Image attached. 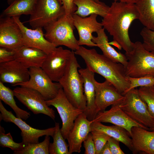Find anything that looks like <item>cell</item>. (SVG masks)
I'll return each instance as SVG.
<instances>
[{
    "instance_id": "1",
    "label": "cell",
    "mask_w": 154,
    "mask_h": 154,
    "mask_svg": "<svg viewBox=\"0 0 154 154\" xmlns=\"http://www.w3.org/2000/svg\"><path fill=\"white\" fill-rule=\"evenodd\" d=\"M139 19L135 4L114 1L101 23L126 54L133 50L134 43L131 40L129 29L132 22Z\"/></svg>"
},
{
    "instance_id": "2",
    "label": "cell",
    "mask_w": 154,
    "mask_h": 154,
    "mask_svg": "<svg viewBox=\"0 0 154 154\" xmlns=\"http://www.w3.org/2000/svg\"><path fill=\"white\" fill-rule=\"evenodd\" d=\"M74 52L84 60L86 67L110 82L123 95L129 88L130 82L125 75V66L121 63L98 53L94 48L80 46Z\"/></svg>"
},
{
    "instance_id": "3",
    "label": "cell",
    "mask_w": 154,
    "mask_h": 154,
    "mask_svg": "<svg viewBox=\"0 0 154 154\" xmlns=\"http://www.w3.org/2000/svg\"><path fill=\"white\" fill-rule=\"evenodd\" d=\"M75 55L72 50L65 72L58 82L69 101L84 112L86 107V100L83 78L78 71L80 65Z\"/></svg>"
},
{
    "instance_id": "4",
    "label": "cell",
    "mask_w": 154,
    "mask_h": 154,
    "mask_svg": "<svg viewBox=\"0 0 154 154\" xmlns=\"http://www.w3.org/2000/svg\"><path fill=\"white\" fill-rule=\"evenodd\" d=\"M125 55L127 60L125 67L127 76L154 77V53L146 50L142 42H135L133 50Z\"/></svg>"
},
{
    "instance_id": "5",
    "label": "cell",
    "mask_w": 154,
    "mask_h": 154,
    "mask_svg": "<svg viewBox=\"0 0 154 154\" xmlns=\"http://www.w3.org/2000/svg\"><path fill=\"white\" fill-rule=\"evenodd\" d=\"M44 28L45 38L57 47L64 46L74 51L80 46L73 33L72 15H65Z\"/></svg>"
},
{
    "instance_id": "6",
    "label": "cell",
    "mask_w": 154,
    "mask_h": 154,
    "mask_svg": "<svg viewBox=\"0 0 154 154\" xmlns=\"http://www.w3.org/2000/svg\"><path fill=\"white\" fill-rule=\"evenodd\" d=\"M123 95L124 98L119 106L124 112L132 119L149 129L154 127V118L141 98L138 89L133 88Z\"/></svg>"
},
{
    "instance_id": "7",
    "label": "cell",
    "mask_w": 154,
    "mask_h": 154,
    "mask_svg": "<svg viewBox=\"0 0 154 154\" xmlns=\"http://www.w3.org/2000/svg\"><path fill=\"white\" fill-rule=\"evenodd\" d=\"M65 15L63 6L57 0H37L28 22L34 29L42 28Z\"/></svg>"
},
{
    "instance_id": "8",
    "label": "cell",
    "mask_w": 154,
    "mask_h": 154,
    "mask_svg": "<svg viewBox=\"0 0 154 154\" xmlns=\"http://www.w3.org/2000/svg\"><path fill=\"white\" fill-rule=\"evenodd\" d=\"M30 78L27 82L16 86L27 87L40 93L46 101L54 98L62 88L58 82H54L41 67H31L29 69Z\"/></svg>"
},
{
    "instance_id": "9",
    "label": "cell",
    "mask_w": 154,
    "mask_h": 154,
    "mask_svg": "<svg viewBox=\"0 0 154 154\" xmlns=\"http://www.w3.org/2000/svg\"><path fill=\"white\" fill-rule=\"evenodd\" d=\"M46 102L48 106H53L57 109L62 122L60 131L63 137L66 139L75 120L84 111L72 104L66 96L62 88L54 98L46 101Z\"/></svg>"
},
{
    "instance_id": "10",
    "label": "cell",
    "mask_w": 154,
    "mask_h": 154,
    "mask_svg": "<svg viewBox=\"0 0 154 154\" xmlns=\"http://www.w3.org/2000/svg\"><path fill=\"white\" fill-rule=\"evenodd\" d=\"M0 121L11 122L16 125L21 131L22 143L26 146L29 144L39 143V138L44 135L53 137L55 127L40 129L32 127L22 119L15 116L11 111H8L0 100Z\"/></svg>"
},
{
    "instance_id": "11",
    "label": "cell",
    "mask_w": 154,
    "mask_h": 154,
    "mask_svg": "<svg viewBox=\"0 0 154 154\" xmlns=\"http://www.w3.org/2000/svg\"><path fill=\"white\" fill-rule=\"evenodd\" d=\"M13 91L17 99L34 114H42L55 119L54 111L47 105L44 98L38 92L22 86L15 88Z\"/></svg>"
},
{
    "instance_id": "12",
    "label": "cell",
    "mask_w": 154,
    "mask_h": 154,
    "mask_svg": "<svg viewBox=\"0 0 154 154\" xmlns=\"http://www.w3.org/2000/svg\"><path fill=\"white\" fill-rule=\"evenodd\" d=\"M72 52L60 46L47 54L41 68L53 82H59L63 76Z\"/></svg>"
},
{
    "instance_id": "13",
    "label": "cell",
    "mask_w": 154,
    "mask_h": 154,
    "mask_svg": "<svg viewBox=\"0 0 154 154\" xmlns=\"http://www.w3.org/2000/svg\"><path fill=\"white\" fill-rule=\"evenodd\" d=\"M23 45L22 31L13 17H1L0 47L15 50Z\"/></svg>"
},
{
    "instance_id": "14",
    "label": "cell",
    "mask_w": 154,
    "mask_h": 154,
    "mask_svg": "<svg viewBox=\"0 0 154 154\" xmlns=\"http://www.w3.org/2000/svg\"><path fill=\"white\" fill-rule=\"evenodd\" d=\"M93 122L108 123L121 127L131 134L132 128L139 127L149 130V128L132 119L120 108L119 104L112 105L109 110L98 112Z\"/></svg>"
},
{
    "instance_id": "15",
    "label": "cell",
    "mask_w": 154,
    "mask_h": 154,
    "mask_svg": "<svg viewBox=\"0 0 154 154\" xmlns=\"http://www.w3.org/2000/svg\"><path fill=\"white\" fill-rule=\"evenodd\" d=\"M95 85V104L97 114L104 111L110 106L119 104L124 98V96L107 80L102 83L96 81Z\"/></svg>"
},
{
    "instance_id": "16",
    "label": "cell",
    "mask_w": 154,
    "mask_h": 154,
    "mask_svg": "<svg viewBox=\"0 0 154 154\" xmlns=\"http://www.w3.org/2000/svg\"><path fill=\"white\" fill-rule=\"evenodd\" d=\"M13 17L22 31L23 45L38 49L47 54L55 50L57 47L45 38L42 28L38 27L33 29H29L21 21L19 16Z\"/></svg>"
},
{
    "instance_id": "17",
    "label": "cell",
    "mask_w": 154,
    "mask_h": 154,
    "mask_svg": "<svg viewBox=\"0 0 154 154\" xmlns=\"http://www.w3.org/2000/svg\"><path fill=\"white\" fill-rule=\"evenodd\" d=\"M98 15L92 14L87 17H82L73 14L74 25L77 30L79 38L78 40L79 46L85 45L89 47L97 46L92 41V33L97 32L102 28L101 23L97 20Z\"/></svg>"
},
{
    "instance_id": "18",
    "label": "cell",
    "mask_w": 154,
    "mask_h": 154,
    "mask_svg": "<svg viewBox=\"0 0 154 154\" xmlns=\"http://www.w3.org/2000/svg\"><path fill=\"white\" fill-rule=\"evenodd\" d=\"M92 122V121L88 119L84 112L76 119L66 138L70 154L74 152H80L82 143L90 132Z\"/></svg>"
},
{
    "instance_id": "19",
    "label": "cell",
    "mask_w": 154,
    "mask_h": 154,
    "mask_svg": "<svg viewBox=\"0 0 154 154\" xmlns=\"http://www.w3.org/2000/svg\"><path fill=\"white\" fill-rule=\"evenodd\" d=\"M30 78L29 69L15 60L0 63V82L9 83L15 86L27 81Z\"/></svg>"
},
{
    "instance_id": "20",
    "label": "cell",
    "mask_w": 154,
    "mask_h": 154,
    "mask_svg": "<svg viewBox=\"0 0 154 154\" xmlns=\"http://www.w3.org/2000/svg\"><path fill=\"white\" fill-rule=\"evenodd\" d=\"M83 81L84 94L86 100V107L84 112L88 119L93 120L97 114L95 104L96 91L95 73L88 67L78 70Z\"/></svg>"
},
{
    "instance_id": "21",
    "label": "cell",
    "mask_w": 154,
    "mask_h": 154,
    "mask_svg": "<svg viewBox=\"0 0 154 154\" xmlns=\"http://www.w3.org/2000/svg\"><path fill=\"white\" fill-rule=\"evenodd\" d=\"M133 146L132 152H143L154 154V131H149L142 127L134 126L130 135Z\"/></svg>"
},
{
    "instance_id": "22",
    "label": "cell",
    "mask_w": 154,
    "mask_h": 154,
    "mask_svg": "<svg viewBox=\"0 0 154 154\" xmlns=\"http://www.w3.org/2000/svg\"><path fill=\"white\" fill-rule=\"evenodd\" d=\"M15 60L27 68L41 67L47 54L38 49L23 45L15 50Z\"/></svg>"
},
{
    "instance_id": "23",
    "label": "cell",
    "mask_w": 154,
    "mask_h": 154,
    "mask_svg": "<svg viewBox=\"0 0 154 154\" xmlns=\"http://www.w3.org/2000/svg\"><path fill=\"white\" fill-rule=\"evenodd\" d=\"M104 30L103 28L98 31L97 36H93L92 41L101 50L105 56L114 62L121 63L125 67L127 62L125 54L117 52L110 45Z\"/></svg>"
},
{
    "instance_id": "24",
    "label": "cell",
    "mask_w": 154,
    "mask_h": 154,
    "mask_svg": "<svg viewBox=\"0 0 154 154\" xmlns=\"http://www.w3.org/2000/svg\"><path fill=\"white\" fill-rule=\"evenodd\" d=\"M92 131L104 133L122 143L132 151L133 146L131 139L128 132L124 128L115 125L107 126L101 123L93 122L91 126Z\"/></svg>"
},
{
    "instance_id": "25",
    "label": "cell",
    "mask_w": 154,
    "mask_h": 154,
    "mask_svg": "<svg viewBox=\"0 0 154 154\" xmlns=\"http://www.w3.org/2000/svg\"><path fill=\"white\" fill-rule=\"evenodd\" d=\"M74 2L77 7L74 14L82 17L92 14L103 17L107 14L110 7L98 0H74Z\"/></svg>"
},
{
    "instance_id": "26",
    "label": "cell",
    "mask_w": 154,
    "mask_h": 154,
    "mask_svg": "<svg viewBox=\"0 0 154 154\" xmlns=\"http://www.w3.org/2000/svg\"><path fill=\"white\" fill-rule=\"evenodd\" d=\"M37 0H15L3 12L1 17H12L22 15H31Z\"/></svg>"
},
{
    "instance_id": "27",
    "label": "cell",
    "mask_w": 154,
    "mask_h": 154,
    "mask_svg": "<svg viewBox=\"0 0 154 154\" xmlns=\"http://www.w3.org/2000/svg\"><path fill=\"white\" fill-rule=\"evenodd\" d=\"M135 5L140 22L144 27L154 31V0H139Z\"/></svg>"
},
{
    "instance_id": "28",
    "label": "cell",
    "mask_w": 154,
    "mask_h": 154,
    "mask_svg": "<svg viewBox=\"0 0 154 154\" xmlns=\"http://www.w3.org/2000/svg\"><path fill=\"white\" fill-rule=\"evenodd\" d=\"M14 96L13 90L0 82V100L12 108L17 117L25 120L27 119L30 116V113L21 109L17 106L14 99Z\"/></svg>"
},
{
    "instance_id": "29",
    "label": "cell",
    "mask_w": 154,
    "mask_h": 154,
    "mask_svg": "<svg viewBox=\"0 0 154 154\" xmlns=\"http://www.w3.org/2000/svg\"><path fill=\"white\" fill-rule=\"evenodd\" d=\"M55 131L52 137L53 141L50 143L49 152L50 154H70L69 146L60 131L59 124L55 123Z\"/></svg>"
},
{
    "instance_id": "30",
    "label": "cell",
    "mask_w": 154,
    "mask_h": 154,
    "mask_svg": "<svg viewBox=\"0 0 154 154\" xmlns=\"http://www.w3.org/2000/svg\"><path fill=\"white\" fill-rule=\"evenodd\" d=\"M46 135L40 143L29 144L21 150L14 151V154H48L50 137Z\"/></svg>"
},
{
    "instance_id": "31",
    "label": "cell",
    "mask_w": 154,
    "mask_h": 154,
    "mask_svg": "<svg viewBox=\"0 0 154 154\" xmlns=\"http://www.w3.org/2000/svg\"><path fill=\"white\" fill-rule=\"evenodd\" d=\"M139 94L146 104L148 110L154 118V86L139 87Z\"/></svg>"
},
{
    "instance_id": "32",
    "label": "cell",
    "mask_w": 154,
    "mask_h": 154,
    "mask_svg": "<svg viewBox=\"0 0 154 154\" xmlns=\"http://www.w3.org/2000/svg\"><path fill=\"white\" fill-rule=\"evenodd\" d=\"M3 127L0 126V146L3 147H7L13 151H17L22 149L25 146L22 143L15 142L13 140L10 133H5Z\"/></svg>"
},
{
    "instance_id": "33",
    "label": "cell",
    "mask_w": 154,
    "mask_h": 154,
    "mask_svg": "<svg viewBox=\"0 0 154 154\" xmlns=\"http://www.w3.org/2000/svg\"><path fill=\"white\" fill-rule=\"evenodd\" d=\"M140 34L144 48L154 53V31L144 27L141 31Z\"/></svg>"
},
{
    "instance_id": "34",
    "label": "cell",
    "mask_w": 154,
    "mask_h": 154,
    "mask_svg": "<svg viewBox=\"0 0 154 154\" xmlns=\"http://www.w3.org/2000/svg\"><path fill=\"white\" fill-rule=\"evenodd\" d=\"M127 78L130 82V85L129 88L125 93L133 88L138 87H148L154 86V77L144 76L135 78L127 77Z\"/></svg>"
},
{
    "instance_id": "35",
    "label": "cell",
    "mask_w": 154,
    "mask_h": 154,
    "mask_svg": "<svg viewBox=\"0 0 154 154\" xmlns=\"http://www.w3.org/2000/svg\"><path fill=\"white\" fill-rule=\"evenodd\" d=\"M90 132L95 144L96 154H100L103 147L111 137L100 132L92 131Z\"/></svg>"
},
{
    "instance_id": "36",
    "label": "cell",
    "mask_w": 154,
    "mask_h": 154,
    "mask_svg": "<svg viewBox=\"0 0 154 154\" xmlns=\"http://www.w3.org/2000/svg\"><path fill=\"white\" fill-rule=\"evenodd\" d=\"M15 59V50L0 47V63L9 62Z\"/></svg>"
},
{
    "instance_id": "37",
    "label": "cell",
    "mask_w": 154,
    "mask_h": 154,
    "mask_svg": "<svg viewBox=\"0 0 154 154\" xmlns=\"http://www.w3.org/2000/svg\"><path fill=\"white\" fill-rule=\"evenodd\" d=\"M63 6L65 15L72 16L77 9V7L74 3V0H57Z\"/></svg>"
},
{
    "instance_id": "38",
    "label": "cell",
    "mask_w": 154,
    "mask_h": 154,
    "mask_svg": "<svg viewBox=\"0 0 154 154\" xmlns=\"http://www.w3.org/2000/svg\"><path fill=\"white\" fill-rule=\"evenodd\" d=\"M83 143L85 154H96L95 146L91 132Z\"/></svg>"
},
{
    "instance_id": "39",
    "label": "cell",
    "mask_w": 154,
    "mask_h": 154,
    "mask_svg": "<svg viewBox=\"0 0 154 154\" xmlns=\"http://www.w3.org/2000/svg\"><path fill=\"white\" fill-rule=\"evenodd\" d=\"M119 142L117 140L112 137L109 139L108 142L112 154H125L120 147Z\"/></svg>"
},
{
    "instance_id": "40",
    "label": "cell",
    "mask_w": 154,
    "mask_h": 154,
    "mask_svg": "<svg viewBox=\"0 0 154 154\" xmlns=\"http://www.w3.org/2000/svg\"><path fill=\"white\" fill-rule=\"evenodd\" d=\"M100 154H112L108 142L103 147Z\"/></svg>"
},
{
    "instance_id": "41",
    "label": "cell",
    "mask_w": 154,
    "mask_h": 154,
    "mask_svg": "<svg viewBox=\"0 0 154 154\" xmlns=\"http://www.w3.org/2000/svg\"><path fill=\"white\" fill-rule=\"evenodd\" d=\"M114 1H119L126 3L135 4L139 0H113Z\"/></svg>"
},
{
    "instance_id": "42",
    "label": "cell",
    "mask_w": 154,
    "mask_h": 154,
    "mask_svg": "<svg viewBox=\"0 0 154 154\" xmlns=\"http://www.w3.org/2000/svg\"><path fill=\"white\" fill-rule=\"evenodd\" d=\"M15 0H7V3L8 5H10Z\"/></svg>"
},
{
    "instance_id": "43",
    "label": "cell",
    "mask_w": 154,
    "mask_h": 154,
    "mask_svg": "<svg viewBox=\"0 0 154 154\" xmlns=\"http://www.w3.org/2000/svg\"><path fill=\"white\" fill-rule=\"evenodd\" d=\"M149 130L150 131H154V127L149 128Z\"/></svg>"
},
{
    "instance_id": "44",
    "label": "cell",
    "mask_w": 154,
    "mask_h": 154,
    "mask_svg": "<svg viewBox=\"0 0 154 154\" xmlns=\"http://www.w3.org/2000/svg\"></svg>"
},
{
    "instance_id": "45",
    "label": "cell",
    "mask_w": 154,
    "mask_h": 154,
    "mask_svg": "<svg viewBox=\"0 0 154 154\" xmlns=\"http://www.w3.org/2000/svg\"></svg>"
}]
</instances>
